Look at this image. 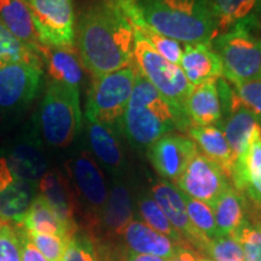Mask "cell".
Wrapping results in <instances>:
<instances>
[{
    "label": "cell",
    "instance_id": "6da1fadb",
    "mask_svg": "<svg viewBox=\"0 0 261 261\" xmlns=\"http://www.w3.org/2000/svg\"><path fill=\"white\" fill-rule=\"evenodd\" d=\"M133 28L117 0H93L75 25L76 50L92 77L121 69L133 60Z\"/></svg>",
    "mask_w": 261,
    "mask_h": 261
},
{
    "label": "cell",
    "instance_id": "7a4b0ae2",
    "mask_svg": "<svg viewBox=\"0 0 261 261\" xmlns=\"http://www.w3.org/2000/svg\"><path fill=\"white\" fill-rule=\"evenodd\" d=\"M192 125L140 74L133 86L117 130L136 149H149L156 140L173 130H188Z\"/></svg>",
    "mask_w": 261,
    "mask_h": 261
},
{
    "label": "cell",
    "instance_id": "3957f363",
    "mask_svg": "<svg viewBox=\"0 0 261 261\" xmlns=\"http://www.w3.org/2000/svg\"><path fill=\"white\" fill-rule=\"evenodd\" d=\"M143 18L159 34L185 45L212 42L217 25L208 0H137Z\"/></svg>",
    "mask_w": 261,
    "mask_h": 261
},
{
    "label": "cell",
    "instance_id": "277c9868",
    "mask_svg": "<svg viewBox=\"0 0 261 261\" xmlns=\"http://www.w3.org/2000/svg\"><path fill=\"white\" fill-rule=\"evenodd\" d=\"M80 91L48 80L35 123L39 136L47 145L68 148L81 129Z\"/></svg>",
    "mask_w": 261,
    "mask_h": 261
},
{
    "label": "cell",
    "instance_id": "5b68a950",
    "mask_svg": "<svg viewBox=\"0 0 261 261\" xmlns=\"http://www.w3.org/2000/svg\"><path fill=\"white\" fill-rule=\"evenodd\" d=\"M65 169L76 200L79 226L93 237L109 194L106 175L87 150L74 155L65 163Z\"/></svg>",
    "mask_w": 261,
    "mask_h": 261
},
{
    "label": "cell",
    "instance_id": "8992f818",
    "mask_svg": "<svg viewBox=\"0 0 261 261\" xmlns=\"http://www.w3.org/2000/svg\"><path fill=\"white\" fill-rule=\"evenodd\" d=\"M138 73V65L132 60L121 69L99 77H92L85 106L87 121L99 122L117 128L132 94Z\"/></svg>",
    "mask_w": 261,
    "mask_h": 261
},
{
    "label": "cell",
    "instance_id": "52a82bcc",
    "mask_svg": "<svg viewBox=\"0 0 261 261\" xmlns=\"http://www.w3.org/2000/svg\"><path fill=\"white\" fill-rule=\"evenodd\" d=\"M247 27H233L212 40L228 83L238 84L261 76V35Z\"/></svg>",
    "mask_w": 261,
    "mask_h": 261
},
{
    "label": "cell",
    "instance_id": "ba28073f",
    "mask_svg": "<svg viewBox=\"0 0 261 261\" xmlns=\"http://www.w3.org/2000/svg\"><path fill=\"white\" fill-rule=\"evenodd\" d=\"M133 60L140 74L162 94L178 112L187 115L185 104L194 86L179 65L160 56L139 33L133 31Z\"/></svg>",
    "mask_w": 261,
    "mask_h": 261
},
{
    "label": "cell",
    "instance_id": "9c48e42d",
    "mask_svg": "<svg viewBox=\"0 0 261 261\" xmlns=\"http://www.w3.org/2000/svg\"><path fill=\"white\" fill-rule=\"evenodd\" d=\"M41 44L58 47L75 46L73 0H23Z\"/></svg>",
    "mask_w": 261,
    "mask_h": 261
},
{
    "label": "cell",
    "instance_id": "30bf717a",
    "mask_svg": "<svg viewBox=\"0 0 261 261\" xmlns=\"http://www.w3.org/2000/svg\"><path fill=\"white\" fill-rule=\"evenodd\" d=\"M42 68L25 63L0 68V115L19 113L40 92Z\"/></svg>",
    "mask_w": 261,
    "mask_h": 261
},
{
    "label": "cell",
    "instance_id": "8fae6325",
    "mask_svg": "<svg viewBox=\"0 0 261 261\" xmlns=\"http://www.w3.org/2000/svg\"><path fill=\"white\" fill-rule=\"evenodd\" d=\"M175 182L181 192L211 208L228 188L232 187L223 169L201 152L194 156Z\"/></svg>",
    "mask_w": 261,
    "mask_h": 261
},
{
    "label": "cell",
    "instance_id": "7c38bea8",
    "mask_svg": "<svg viewBox=\"0 0 261 261\" xmlns=\"http://www.w3.org/2000/svg\"><path fill=\"white\" fill-rule=\"evenodd\" d=\"M150 195L160 205V208L166 214L173 226L177 228L184 242L195 249L201 250L203 253L207 252L211 241L207 240L192 225L188 215L182 192L171 181L156 180L151 185Z\"/></svg>",
    "mask_w": 261,
    "mask_h": 261
},
{
    "label": "cell",
    "instance_id": "4fadbf2b",
    "mask_svg": "<svg viewBox=\"0 0 261 261\" xmlns=\"http://www.w3.org/2000/svg\"><path fill=\"white\" fill-rule=\"evenodd\" d=\"M4 158L16 177L37 187L48 171L47 159L35 125L10 143Z\"/></svg>",
    "mask_w": 261,
    "mask_h": 261
},
{
    "label": "cell",
    "instance_id": "5bb4252c",
    "mask_svg": "<svg viewBox=\"0 0 261 261\" xmlns=\"http://www.w3.org/2000/svg\"><path fill=\"white\" fill-rule=\"evenodd\" d=\"M198 152L191 138L179 133H168L148 149V158L155 171L166 180L177 181L189 162Z\"/></svg>",
    "mask_w": 261,
    "mask_h": 261
},
{
    "label": "cell",
    "instance_id": "9a60e30c",
    "mask_svg": "<svg viewBox=\"0 0 261 261\" xmlns=\"http://www.w3.org/2000/svg\"><path fill=\"white\" fill-rule=\"evenodd\" d=\"M38 187L16 177L0 156V219L21 225L38 194Z\"/></svg>",
    "mask_w": 261,
    "mask_h": 261
},
{
    "label": "cell",
    "instance_id": "2e32d148",
    "mask_svg": "<svg viewBox=\"0 0 261 261\" xmlns=\"http://www.w3.org/2000/svg\"><path fill=\"white\" fill-rule=\"evenodd\" d=\"M133 220V200L127 185L120 178H114L108 198L100 215L99 225L92 237L94 242L100 238L121 237L127 225Z\"/></svg>",
    "mask_w": 261,
    "mask_h": 261
},
{
    "label": "cell",
    "instance_id": "e0dca14e",
    "mask_svg": "<svg viewBox=\"0 0 261 261\" xmlns=\"http://www.w3.org/2000/svg\"><path fill=\"white\" fill-rule=\"evenodd\" d=\"M86 135L90 152L98 165L112 173L114 178L121 177L126 159L117 128L86 120Z\"/></svg>",
    "mask_w": 261,
    "mask_h": 261
},
{
    "label": "cell",
    "instance_id": "ac0fdd59",
    "mask_svg": "<svg viewBox=\"0 0 261 261\" xmlns=\"http://www.w3.org/2000/svg\"><path fill=\"white\" fill-rule=\"evenodd\" d=\"M38 194L50 204L58 217L64 221L74 233L79 232L77 204L67 174L58 169H51L38 182Z\"/></svg>",
    "mask_w": 261,
    "mask_h": 261
},
{
    "label": "cell",
    "instance_id": "d6986e66",
    "mask_svg": "<svg viewBox=\"0 0 261 261\" xmlns=\"http://www.w3.org/2000/svg\"><path fill=\"white\" fill-rule=\"evenodd\" d=\"M179 67L194 87L224 76L223 62L212 42L185 45Z\"/></svg>",
    "mask_w": 261,
    "mask_h": 261
},
{
    "label": "cell",
    "instance_id": "ffe728a7",
    "mask_svg": "<svg viewBox=\"0 0 261 261\" xmlns=\"http://www.w3.org/2000/svg\"><path fill=\"white\" fill-rule=\"evenodd\" d=\"M38 52L51 80L80 91L84 80V67L76 47H58L41 44Z\"/></svg>",
    "mask_w": 261,
    "mask_h": 261
},
{
    "label": "cell",
    "instance_id": "44dd1931",
    "mask_svg": "<svg viewBox=\"0 0 261 261\" xmlns=\"http://www.w3.org/2000/svg\"><path fill=\"white\" fill-rule=\"evenodd\" d=\"M218 127H220L226 137L234 161L246 151L252 140L261 135L259 119L240 100L223 115Z\"/></svg>",
    "mask_w": 261,
    "mask_h": 261
},
{
    "label": "cell",
    "instance_id": "7402d4cb",
    "mask_svg": "<svg viewBox=\"0 0 261 261\" xmlns=\"http://www.w3.org/2000/svg\"><path fill=\"white\" fill-rule=\"evenodd\" d=\"M213 12L217 35L233 27L261 31V0H208ZM215 35V37H217Z\"/></svg>",
    "mask_w": 261,
    "mask_h": 261
},
{
    "label": "cell",
    "instance_id": "603a6c76",
    "mask_svg": "<svg viewBox=\"0 0 261 261\" xmlns=\"http://www.w3.org/2000/svg\"><path fill=\"white\" fill-rule=\"evenodd\" d=\"M230 179L237 191L261 205V135L234 161Z\"/></svg>",
    "mask_w": 261,
    "mask_h": 261
},
{
    "label": "cell",
    "instance_id": "cb8c5ba5",
    "mask_svg": "<svg viewBox=\"0 0 261 261\" xmlns=\"http://www.w3.org/2000/svg\"><path fill=\"white\" fill-rule=\"evenodd\" d=\"M217 81L198 85L191 91L185 104V113L191 125L214 126L220 123L223 106Z\"/></svg>",
    "mask_w": 261,
    "mask_h": 261
},
{
    "label": "cell",
    "instance_id": "d4e9b609",
    "mask_svg": "<svg viewBox=\"0 0 261 261\" xmlns=\"http://www.w3.org/2000/svg\"><path fill=\"white\" fill-rule=\"evenodd\" d=\"M121 237L130 252L161 256L167 260L179 247L165 234L155 231L143 221L135 219L127 225Z\"/></svg>",
    "mask_w": 261,
    "mask_h": 261
},
{
    "label": "cell",
    "instance_id": "484cf974",
    "mask_svg": "<svg viewBox=\"0 0 261 261\" xmlns=\"http://www.w3.org/2000/svg\"><path fill=\"white\" fill-rule=\"evenodd\" d=\"M187 132L197 148L203 151V155L217 163L227 178H230L234 165V158L220 127L192 125Z\"/></svg>",
    "mask_w": 261,
    "mask_h": 261
},
{
    "label": "cell",
    "instance_id": "4316f807",
    "mask_svg": "<svg viewBox=\"0 0 261 261\" xmlns=\"http://www.w3.org/2000/svg\"><path fill=\"white\" fill-rule=\"evenodd\" d=\"M0 21L15 38L38 52L41 41L23 0H0Z\"/></svg>",
    "mask_w": 261,
    "mask_h": 261
},
{
    "label": "cell",
    "instance_id": "83f0119b",
    "mask_svg": "<svg viewBox=\"0 0 261 261\" xmlns=\"http://www.w3.org/2000/svg\"><path fill=\"white\" fill-rule=\"evenodd\" d=\"M218 237L230 236L240 228L247 218L244 196L233 187L228 188L212 208Z\"/></svg>",
    "mask_w": 261,
    "mask_h": 261
},
{
    "label": "cell",
    "instance_id": "f1b7e54d",
    "mask_svg": "<svg viewBox=\"0 0 261 261\" xmlns=\"http://www.w3.org/2000/svg\"><path fill=\"white\" fill-rule=\"evenodd\" d=\"M21 225L27 231L52 234V236L64 238V240H69L75 234L70 227L55 213V211L44 200V197L39 194H37L33 200Z\"/></svg>",
    "mask_w": 261,
    "mask_h": 261
},
{
    "label": "cell",
    "instance_id": "f546056e",
    "mask_svg": "<svg viewBox=\"0 0 261 261\" xmlns=\"http://www.w3.org/2000/svg\"><path fill=\"white\" fill-rule=\"evenodd\" d=\"M137 208L139 211L140 218L143 219V223H145L148 226L154 228L158 232L165 234L169 240L178 246H188L184 242L180 233L175 228L163 213L160 205L156 203L151 195L149 194H140L136 198Z\"/></svg>",
    "mask_w": 261,
    "mask_h": 261
},
{
    "label": "cell",
    "instance_id": "4dcf8cb0",
    "mask_svg": "<svg viewBox=\"0 0 261 261\" xmlns=\"http://www.w3.org/2000/svg\"><path fill=\"white\" fill-rule=\"evenodd\" d=\"M15 63L44 67L40 55L15 38L0 21V68Z\"/></svg>",
    "mask_w": 261,
    "mask_h": 261
},
{
    "label": "cell",
    "instance_id": "1f68e13d",
    "mask_svg": "<svg viewBox=\"0 0 261 261\" xmlns=\"http://www.w3.org/2000/svg\"><path fill=\"white\" fill-rule=\"evenodd\" d=\"M185 205H187L188 215L190 218L191 223L197 228L207 240L213 241L218 237L217 226H215L214 214L210 205H207L203 202L195 200L190 196L185 195L182 192Z\"/></svg>",
    "mask_w": 261,
    "mask_h": 261
},
{
    "label": "cell",
    "instance_id": "d6a6232c",
    "mask_svg": "<svg viewBox=\"0 0 261 261\" xmlns=\"http://www.w3.org/2000/svg\"><path fill=\"white\" fill-rule=\"evenodd\" d=\"M232 236L243 250L244 261H261V225L246 218Z\"/></svg>",
    "mask_w": 261,
    "mask_h": 261
},
{
    "label": "cell",
    "instance_id": "836d02e7",
    "mask_svg": "<svg viewBox=\"0 0 261 261\" xmlns=\"http://www.w3.org/2000/svg\"><path fill=\"white\" fill-rule=\"evenodd\" d=\"M62 261H98L97 247L86 232H77L67 242Z\"/></svg>",
    "mask_w": 261,
    "mask_h": 261
},
{
    "label": "cell",
    "instance_id": "e575fe53",
    "mask_svg": "<svg viewBox=\"0 0 261 261\" xmlns=\"http://www.w3.org/2000/svg\"><path fill=\"white\" fill-rule=\"evenodd\" d=\"M0 261H22V242L17 226L0 219Z\"/></svg>",
    "mask_w": 261,
    "mask_h": 261
},
{
    "label": "cell",
    "instance_id": "d590c367",
    "mask_svg": "<svg viewBox=\"0 0 261 261\" xmlns=\"http://www.w3.org/2000/svg\"><path fill=\"white\" fill-rule=\"evenodd\" d=\"M205 253L214 261H244L241 244L232 234L214 238Z\"/></svg>",
    "mask_w": 261,
    "mask_h": 261
},
{
    "label": "cell",
    "instance_id": "8d00e7d4",
    "mask_svg": "<svg viewBox=\"0 0 261 261\" xmlns=\"http://www.w3.org/2000/svg\"><path fill=\"white\" fill-rule=\"evenodd\" d=\"M27 236L34 247L48 261H62L68 240L52 234L33 232V231H27Z\"/></svg>",
    "mask_w": 261,
    "mask_h": 261
},
{
    "label": "cell",
    "instance_id": "74e56055",
    "mask_svg": "<svg viewBox=\"0 0 261 261\" xmlns=\"http://www.w3.org/2000/svg\"><path fill=\"white\" fill-rule=\"evenodd\" d=\"M231 85H232L240 102L247 109H249L261 122V79Z\"/></svg>",
    "mask_w": 261,
    "mask_h": 261
},
{
    "label": "cell",
    "instance_id": "f35d334b",
    "mask_svg": "<svg viewBox=\"0 0 261 261\" xmlns=\"http://www.w3.org/2000/svg\"><path fill=\"white\" fill-rule=\"evenodd\" d=\"M22 242V261H48L42 254L34 247L27 236V231L22 225H16Z\"/></svg>",
    "mask_w": 261,
    "mask_h": 261
},
{
    "label": "cell",
    "instance_id": "ab89813d",
    "mask_svg": "<svg viewBox=\"0 0 261 261\" xmlns=\"http://www.w3.org/2000/svg\"><path fill=\"white\" fill-rule=\"evenodd\" d=\"M121 261H168L167 259H163L161 256H155V255H148V254H139L130 252H127L123 254V257Z\"/></svg>",
    "mask_w": 261,
    "mask_h": 261
},
{
    "label": "cell",
    "instance_id": "60d3db41",
    "mask_svg": "<svg viewBox=\"0 0 261 261\" xmlns=\"http://www.w3.org/2000/svg\"><path fill=\"white\" fill-rule=\"evenodd\" d=\"M168 261H196V256L187 246H179Z\"/></svg>",
    "mask_w": 261,
    "mask_h": 261
},
{
    "label": "cell",
    "instance_id": "b9f144b4",
    "mask_svg": "<svg viewBox=\"0 0 261 261\" xmlns=\"http://www.w3.org/2000/svg\"><path fill=\"white\" fill-rule=\"evenodd\" d=\"M97 253H98V261H117V260H113L112 257L108 255L107 253H104L103 250L97 249Z\"/></svg>",
    "mask_w": 261,
    "mask_h": 261
},
{
    "label": "cell",
    "instance_id": "7bdbcfd3",
    "mask_svg": "<svg viewBox=\"0 0 261 261\" xmlns=\"http://www.w3.org/2000/svg\"><path fill=\"white\" fill-rule=\"evenodd\" d=\"M196 261H212V260L207 259V257H203V256H197L196 257Z\"/></svg>",
    "mask_w": 261,
    "mask_h": 261
},
{
    "label": "cell",
    "instance_id": "ee69618b",
    "mask_svg": "<svg viewBox=\"0 0 261 261\" xmlns=\"http://www.w3.org/2000/svg\"><path fill=\"white\" fill-rule=\"evenodd\" d=\"M260 79H261V76H260Z\"/></svg>",
    "mask_w": 261,
    "mask_h": 261
}]
</instances>
